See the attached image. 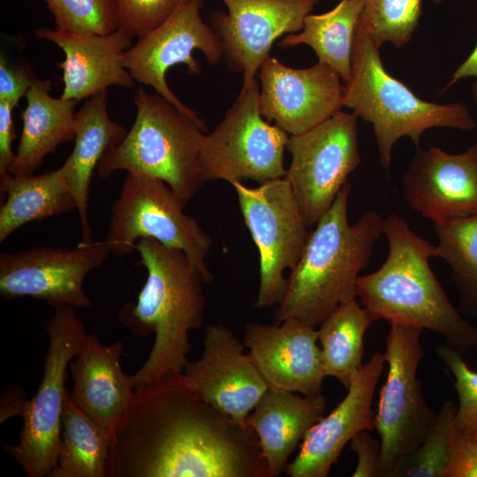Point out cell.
I'll use <instances>...</instances> for the list:
<instances>
[{
	"label": "cell",
	"instance_id": "cell-1",
	"mask_svg": "<svg viewBox=\"0 0 477 477\" xmlns=\"http://www.w3.org/2000/svg\"><path fill=\"white\" fill-rule=\"evenodd\" d=\"M107 477L269 475L255 432L178 374L135 390L111 432Z\"/></svg>",
	"mask_w": 477,
	"mask_h": 477
},
{
	"label": "cell",
	"instance_id": "cell-2",
	"mask_svg": "<svg viewBox=\"0 0 477 477\" xmlns=\"http://www.w3.org/2000/svg\"><path fill=\"white\" fill-rule=\"evenodd\" d=\"M135 250L147 280L137 301L120 308L118 319L136 337L155 335L148 357L132 375L136 390L183 374L192 347L189 334L202 325L206 299L203 276L182 250L152 238H140Z\"/></svg>",
	"mask_w": 477,
	"mask_h": 477
},
{
	"label": "cell",
	"instance_id": "cell-3",
	"mask_svg": "<svg viewBox=\"0 0 477 477\" xmlns=\"http://www.w3.org/2000/svg\"><path fill=\"white\" fill-rule=\"evenodd\" d=\"M382 234L389 246L385 261L357 281V297L372 321L432 330L463 356L476 347L477 328L450 303L429 266L436 246L396 214L383 219Z\"/></svg>",
	"mask_w": 477,
	"mask_h": 477
},
{
	"label": "cell",
	"instance_id": "cell-4",
	"mask_svg": "<svg viewBox=\"0 0 477 477\" xmlns=\"http://www.w3.org/2000/svg\"><path fill=\"white\" fill-rule=\"evenodd\" d=\"M351 190L347 181L310 232L299 261L290 270L273 323L296 319L316 328L339 306L356 299L360 272L382 234L383 219L367 211L350 224Z\"/></svg>",
	"mask_w": 477,
	"mask_h": 477
},
{
	"label": "cell",
	"instance_id": "cell-5",
	"mask_svg": "<svg viewBox=\"0 0 477 477\" xmlns=\"http://www.w3.org/2000/svg\"><path fill=\"white\" fill-rule=\"evenodd\" d=\"M344 106L372 125L379 161L389 171L394 144L410 138L418 147L422 133L433 127L471 131L475 123L466 105L423 101L382 64L380 47L355 34L349 80L344 88Z\"/></svg>",
	"mask_w": 477,
	"mask_h": 477
},
{
	"label": "cell",
	"instance_id": "cell-6",
	"mask_svg": "<svg viewBox=\"0 0 477 477\" xmlns=\"http://www.w3.org/2000/svg\"><path fill=\"white\" fill-rule=\"evenodd\" d=\"M134 103L135 120L123 140L100 161L99 176L126 170L154 177L188 202L205 183L201 152L206 131L157 93L140 87Z\"/></svg>",
	"mask_w": 477,
	"mask_h": 477
},
{
	"label": "cell",
	"instance_id": "cell-7",
	"mask_svg": "<svg viewBox=\"0 0 477 477\" xmlns=\"http://www.w3.org/2000/svg\"><path fill=\"white\" fill-rule=\"evenodd\" d=\"M187 202L163 180L127 172L119 195L110 208V220L104 240L111 254L132 253L142 238L182 250L201 270L205 284L213 281L206 263L212 238L198 221L184 212Z\"/></svg>",
	"mask_w": 477,
	"mask_h": 477
},
{
	"label": "cell",
	"instance_id": "cell-8",
	"mask_svg": "<svg viewBox=\"0 0 477 477\" xmlns=\"http://www.w3.org/2000/svg\"><path fill=\"white\" fill-rule=\"evenodd\" d=\"M49 336L43 375L34 397L26 400L17 444L3 443L28 477H49L57 461L67 367L80 351L86 328L71 307H58L44 324Z\"/></svg>",
	"mask_w": 477,
	"mask_h": 477
},
{
	"label": "cell",
	"instance_id": "cell-9",
	"mask_svg": "<svg viewBox=\"0 0 477 477\" xmlns=\"http://www.w3.org/2000/svg\"><path fill=\"white\" fill-rule=\"evenodd\" d=\"M255 80L241 90L222 121L204 133L201 169L205 182L243 179L260 184L285 177L284 153L289 134L271 125L259 110Z\"/></svg>",
	"mask_w": 477,
	"mask_h": 477
},
{
	"label": "cell",
	"instance_id": "cell-10",
	"mask_svg": "<svg viewBox=\"0 0 477 477\" xmlns=\"http://www.w3.org/2000/svg\"><path fill=\"white\" fill-rule=\"evenodd\" d=\"M422 331L390 323L386 338L388 374L375 415V429L381 441V477H391L399 460L423 442L436 417L425 401L422 382L417 377L424 355Z\"/></svg>",
	"mask_w": 477,
	"mask_h": 477
},
{
	"label": "cell",
	"instance_id": "cell-11",
	"mask_svg": "<svg viewBox=\"0 0 477 477\" xmlns=\"http://www.w3.org/2000/svg\"><path fill=\"white\" fill-rule=\"evenodd\" d=\"M240 211L259 252V288L255 307H270L283 299L286 269L299 261L310 231L289 182L277 178L248 187L231 184Z\"/></svg>",
	"mask_w": 477,
	"mask_h": 477
},
{
	"label": "cell",
	"instance_id": "cell-12",
	"mask_svg": "<svg viewBox=\"0 0 477 477\" xmlns=\"http://www.w3.org/2000/svg\"><path fill=\"white\" fill-rule=\"evenodd\" d=\"M357 119L341 110L308 131L289 135L286 149L292 160L284 178L310 229L360 163Z\"/></svg>",
	"mask_w": 477,
	"mask_h": 477
},
{
	"label": "cell",
	"instance_id": "cell-13",
	"mask_svg": "<svg viewBox=\"0 0 477 477\" xmlns=\"http://www.w3.org/2000/svg\"><path fill=\"white\" fill-rule=\"evenodd\" d=\"M111 254L103 240L80 242L74 249L33 246L0 254V294L5 299L30 297L54 308L91 306L84 291L88 273Z\"/></svg>",
	"mask_w": 477,
	"mask_h": 477
},
{
	"label": "cell",
	"instance_id": "cell-14",
	"mask_svg": "<svg viewBox=\"0 0 477 477\" xmlns=\"http://www.w3.org/2000/svg\"><path fill=\"white\" fill-rule=\"evenodd\" d=\"M201 3L202 0H186L163 24L138 37L136 43L125 52L123 65L135 81L153 87L207 131L203 119L176 96L166 81L168 70L178 64H186L190 75L201 72V64L193 57L195 50L202 52L212 64L223 58L219 37L201 17Z\"/></svg>",
	"mask_w": 477,
	"mask_h": 477
},
{
	"label": "cell",
	"instance_id": "cell-15",
	"mask_svg": "<svg viewBox=\"0 0 477 477\" xmlns=\"http://www.w3.org/2000/svg\"><path fill=\"white\" fill-rule=\"evenodd\" d=\"M257 76L261 116L289 135L312 129L344 106V84L327 64L292 68L269 55Z\"/></svg>",
	"mask_w": 477,
	"mask_h": 477
},
{
	"label": "cell",
	"instance_id": "cell-16",
	"mask_svg": "<svg viewBox=\"0 0 477 477\" xmlns=\"http://www.w3.org/2000/svg\"><path fill=\"white\" fill-rule=\"evenodd\" d=\"M227 12L213 17L212 28L230 69L242 73L244 87L256 80L273 42L302 29L319 0H221Z\"/></svg>",
	"mask_w": 477,
	"mask_h": 477
},
{
	"label": "cell",
	"instance_id": "cell-17",
	"mask_svg": "<svg viewBox=\"0 0 477 477\" xmlns=\"http://www.w3.org/2000/svg\"><path fill=\"white\" fill-rule=\"evenodd\" d=\"M244 348L229 328L209 324L204 330L201 356L188 361L183 372L201 398L242 424L269 390Z\"/></svg>",
	"mask_w": 477,
	"mask_h": 477
},
{
	"label": "cell",
	"instance_id": "cell-18",
	"mask_svg": "<svg viewBox=\"0 0 477 477\" xmlns=\"http://www.w3.org/2000/svg\"><path fill=\"white\" fill-rule=\"evenodd\" d=\"M402 195L435 224L477 215V144L461 154L418 146L402 177Z\"/></svg>",
	"mask_w": 477,
	"mask_h": 477
},
{
	"label": "cell",
	"instance_id": "cell-19",
	"mask_svg": "<svg viewBox=\"0 0 477 477\" xmlns=\"http://www.w3.org/2000/svg\"><path fill=\"white\" fill-rule=\"evenodd\" d=\"M242 342L269 389L322 393L326 375L315 328L296 319L278 324L251 322Z\"/></svg>",
	"mask_w": 477,
	"mask_h": 477
},
{
	"label": "cell",
	"instance_id": "cell-20",
	"mask_svg": "<svg viewBox=\"0 0 477 477\" xmlns=\"http://www.w3.org/2000/svg\"><path fill=\"white\" fill-rule=\"evenodd\" d=\"M385 362L384 353L377 352L354 373L344 399L305 435L287 476H328L346 443L359 432L375 429L372 404Z\"/></svg>",
	"mask_w": 477,
	"mask_h": 477
},
{
	"label": "cell",
	"instance_id": "cell-21",
	"mask_svg": "<svg viewBox=\"0 0 477 477\" xmlns=\"http://www.w3.org/2000/svg\"><path fill=\"white\" fill-rule=\"evenodd\" d=\"M34 34L56 43L64 53V59L57 64L63 72V99L80 102L110 86L134 87V79L123 65L132 38L120 29L96 34L42 27Z\"/></svg>",
	"mask_w": 477,
	"mask_h": 477
},
{
	"label": "cell",
	"instance_id": "cell-22",
	"mask_svg": "<svg viewBox=\"0 0 477 477\" xmlns=\"http://www.w3.org/2000/svg\"><path fill=\"white\" fill-rule=\"evenodd\" d=\"M124 349L121 341L105 344L96 336L87 334L69 364L73 380L71 399L110 434L135 392L132 375H125L120 365Z\"/></svg>",
	"mask_w": 477,
	"mask_h": 477
},
{
	"label": "cell",
	"instance_id": "cell-23",
	"mask_svg": "<svg viewBox=\"0 0 477 477\" xmlns=\"http://www.w3.org/2000/svg\"><path fill=\"white\" fill-rule=\"evenodd\" d=\"M327 398L322 394L299 396L269 389L246 420L256 434L269 477L286 470L289 458L308 430L325 413Z\"/></svg>",
	"mask_w": 477,
	"mask_h": 477
},
{
	"label": "cell",
	"instance_id": "cell-24",
	"mask_svg": "<svg viewBox=\"0 0 477 477\" xmlns=\"http://www.w3.org/2000/svg\"><path fill=\"white\" fill-rule=\"evenodd\" d=\"M126 133L125 128L114 122L108 114L107 90L87 98L75 114L74 148L59 169L76 202L81 242L92 241L88 201L94 170Z\"/></svg>",
	"mask_w": 477,
	"mask_h": 477
},
{
	"label": "cell",
	"instance_id": "cell-25",
	"mask_svg": "<svg viewBox=\"0 0 477 477\" xmlns=\"http://www.w3.org/2000/svg\"><path fill=\"white\" fill-rule=\"evenodd\" d=\"M52 83L35 76L26 95L21 113L22 131L14 159L9 168L13 175L34 174L44 157L57 146L74 138L75 106L78 102L54 98Z\"/></svg>",
	"mask_w": 477,
	"mask_h": 477
},
{
	"label": "cell",
	"instance_id": "cell-26",
	"mask_svg": "<svg viewBox=\"0 0 477 477\" xmlns=\"http://www.w3.org/2000/svg\"><path fill=\"white\" fill-rule=\"evenodd\" d=\"M0 243L17 229L33 221L76 209V202L61 170L38 175L0 177Z\"/></svg>",
	"mask_w": 477,
	"mask_h": 477
},
{
	"label": "cell",
	"instance_id": "cell-27",
	"mask_svg": "<svg viewBox=\"0 0 477 477\" xmlns=\"http://www.w3.org/2000/svg\"><path fill=\"white\" fill-rule=\"evenodd\" d=\"M363 0H341L332 10L305 18L299 33L284 36L283 48L306 44L315 52L318 62L336 71L344 84L351 73L355 29Z\"/></svg>",
	"mask_w": 477,
	"mask_h": 477
},
{
	"label": "cell",
	"instance_id": "cell-28",
	"mask_svg": "<svg viewBox=\"0 0 477 477\" xmlns=\"http://www.w3.org/2000/svg\"><path fill=\"white\" fill-rule=\"evenodd\" d=\"M111 434L64 398L57 461L49 477H107Z\"/></svg>",
	"mask_w": 477,
	"mask_h": 477
},
{
	"label": "cell",
	"instance_id": "cell-29",
	"mask_svg": "<svg viewBox=\"0 0 477 477\" xmlns=\"http://www.w3.org/2000/svg\"><path fill=\"white\" fill-rule=\"evenodd\" d=\"M374 322L356 299L339 306L317 329L326 376L347 390L362 366L364 336Z\"/></svg>",
	"mask_w": 477,
	"mask_h": 477
},
{
	"label": "cell",
	"instance_id": "cell-30",
	"mask_svg": "<svg viewBox=\"0 0 477 477\" xmlns=\"http://www.w3.org/2000/svg\"><path fill=\"white\" fill-rule=\"evenodd\" d=\"M437 258L451 269L464 313L477 316V215L435 224Z\"/></svg>",
	"mask_w": 477,
	"mask_h": 477
},
{
	"label": "cell",
	"instance_id": "cell-31",
	"mask_svg": "<svg viewBox=\"0 0 477 477\" xmlns=\"http://www.w3.org/2000/svg\"><path fill=\"white\" fill-rule=\"evenodd\" d=\"M422 0H363L355 34L369 38L378 47L390 42L405 45L418 26Z\"/></svg>",
	"mask_w": 477,
	"mask_h": 477
},
{
	"label": "cell",
	"instance_id": "cell-32",
	"mask_svg": "<svg viewBox=\"0 0 477 477\" xmlns=\"http://www.w3.org/2000/svg\"><path fill=\"white\" fill-rule=\"evenodd\" d=\"M457 404L446 400L420 446L403 458L391 477H444L456 430Z\"/></svg>",
	"mask_w": 477,
	"mask_h": 477
},
{
	"label": "cell",
	"instance_id": "cell-33",
	"mask_svg": "<svg viewBox=\"0 0 477 477\" xmlns=\"http://www.w3.org/2000/svg\"><path fill=\"white\" fill-rule=\"evenodd\" d=\"M56 29L107 34L118 28L114 0H44Z\"/></svg>",
	"mask_w": 477,
	"mask_h": 477
},
{
	"label": "cell",
	"instance_id": "cell-34",
	"mask_svg": "<svg viewBox=\"0 0 477 477\" xmlns=\"http://www.w3.org/2000/svg\"><path fill=\"white\" fill-rule=\"evenodd\" d=\"M435 352L454 377L458 398L456 428L470 434L477 433V372L467 366L457 349L446 343L437 344Z\"/></svg>",
	"mask_w": 477,
	"mask_h": 477
},
{
	"label": "cell",
	"instance_id": "cell-35",
	"mask_svg": "<svg viewBox=\"0 0 477 477\" xmlns=\"http://www.w3.org/2000/svg\"><path fill=\"white\" fill-rule=\"evenodd\" d=\"M186 0H114L118 29L140 37L167 20Z\"/></svg>",
	"mask_w": 477,
	"mask_h": 477
},
{
	"label": "cell",
	"instance_id": "cell-36",
	"mask_svg": "<svg viewBox=\"0 0 477 477\" xmlns=\"http://www.w3.org/2000/svg\"><path fill=\"white\" fill-rule=\"evenodd\" d=\"M444 477H477V439L456 428Z\"/></svg>",
	"mask_w": 477,
	"mask_h": 477
},
{
	"label": "cell",
	"instance_id": "cell-37",
	"mask_svg": "<svg viewBox=\"0 0 477 477\" xmlns=\"http://www.w3.org/2000/svg\"><path fill=\"white\" fill-rule=\"evenodd\" d=\"M31 69L26 65L11 66L4 54L0 59V101L17 107L20 98L26 96L34 79Z\"/></svg>",
	"mask_w": 477,
	"mask_h": 477
},
{
	"label": "cell",
	"instance_id": "cell-38",
	"mask_svg": "<svg viewBox=\"0 0 477 477\" xmlns=\"http://www.w3.org/2000/svg\"><path fill=\"white\" fill-rule=\"evenodd\" d=\"M351 450L357 455V465L352 476L375 477L379 473L381 441L368 430H362L351 440Z\"/></svg>",
	"mask_w": 477,
	"mask_h": 477
},
{
	"label": "cell",
	"instance_id": "cell-39",
	"mask_svg": "<svg viewBox=\"0 0 477 477\" xmlns=\"http://www.w3.org/2000/svg\"><path fill=\"white\" fill-rule=\"evenodd\" d=\"M14 106L0 101V177L8 173L15 153L12 142L16 138L12 112Z\"/></svg>",
	"mask_w": 477,
	"mask_h": 477
},
{
	"label": "cell",
	"instance_id": "cell-40",
	"mask_svg": "<svg viewBox=\"0 0 477 477\" xmlns=\"http://www.w3.org/2000/svg\"><path fill=\"white\" fill-rule=\"evenodd\" d=\"M26 402L24 390L14 386L6 388L1 398L0 422L3 423L14 415L21 417Z\"/></svg>",
	"mask_w": 477,
	"mask_h": 477
},
{
	"label": "cell",
	"instance_id": "cell-41",
	"mask_svg": "<svg viewBox=\"0 0 477 477\" xmlns=\"http://www.w3.org/2000/svg\"><path fill=\"white\" fill-rule=\"evenodd\" d=\"M469 77H474L476 82L473 85V94L477 100V44L470 56L454 72L447 87L457 81Z\"/></svg>",
	"mask_w": 477,
	"mask_h": 477
},
{
	"label": "cell",
	"instance_id": "cell-42",
	"mask_svg": "<svg viewBox=\"0 0 477 477\" xmlns=\"http://www.w3.org/2000/svg\"><path fill=\"white\" fill-rule=\"evenodd\" d=\"M432 2L435 3V4H440L442 3L443 0H431Z\"/></svg>",
	"mask_w": 477,
	"mask_h": 477
},
{
	"label": "cell",
	"instance_id": "cell-43",
	"mask_svg": "<svg viewBox=\"0 0 477 477\" xmlns=\"http://www.w3.org/2000/svg\"><path fill=\"white\" fill-rule=\"evenodd\" d=\"M473 435L475 436V438L477 439V433L473 434Z\"/></svg>",
	"mask_w": 477,
	"mask_h": 477
}]
</instances>
